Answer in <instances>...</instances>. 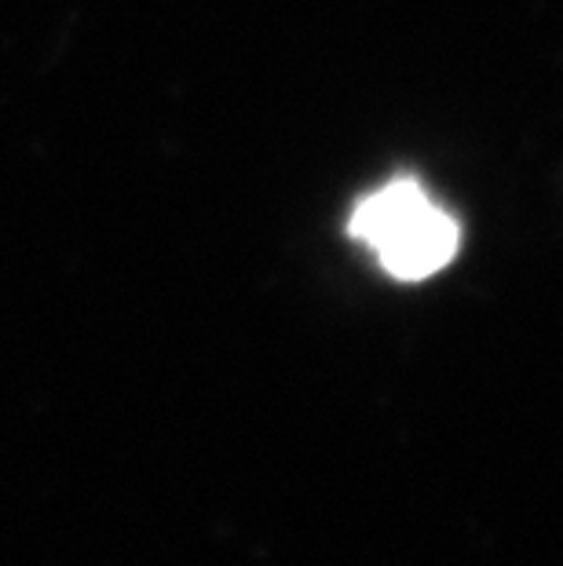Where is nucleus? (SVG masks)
I'll return each mask as SVG.
<instances>
[{
  "label": "nucleus",
  "instance_id": "f257e3e1",
  "mask_svg": "<svg viewBox=\"0 0 563 566\" xmlns=\"http://www.w3.org/2000/svg\"><path fill=\"white\" fill-rule=\"evenodd\" d=\"M347 234L377 256L392 279L425 282L458 256L461 227L417 179H392L347 216Z\"/></svg>",
  "mask_w": 563,
  "mask_h": 566
}]
</instances>
